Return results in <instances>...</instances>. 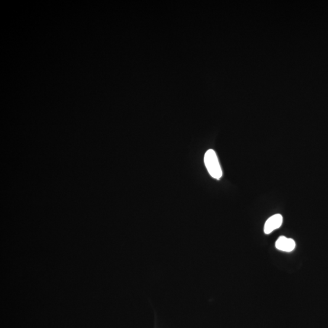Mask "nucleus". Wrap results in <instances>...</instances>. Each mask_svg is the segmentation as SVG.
<instances>
[{"label":"nucleus","instance_id":"obj_2","mask_svg":"<svg viewBox=\"0 0 328 328\" xmlns=\"http://www.w3.org/2000/svg\"><path fill=\"white\" fill-rule=\"evenodd\" d=\"M283 223V217L280 214H276L270 217L266 221L264 231L266 234H269L273 230L280 227Z\"/></svg>","mask_w":328,"mask_h":328},{"label":"nucleus","instance_id":"obj_1","mask_svg":"<svg viewBox=\"0 0 328 328\" xmlns=\"http://www.w3.org/2000/svg\"><path fill=\"white\" fill-rule=\"evenodd\" d=\"M204 163L209 174L216 179H220L223 176L221 167L216 153L213 150H208L205 154Z\"/></svg>","mask_w":328,"mask_h":328},{"label":"nucleus","instance_id":"obj_3","mask_svg":"<svg viewBox=\"0 0 328 328\" xmlns=\"http://www.w3.org/2000/svg\"><path fill=\"white\" fill-rule=\"evenodd\" d=\"M276 249L284 252H291L295 249V242L294 240L288 239L285 237H279L276 241Z\"/></svg>","mask_w":328,"mask_h":328}]
</instances>
